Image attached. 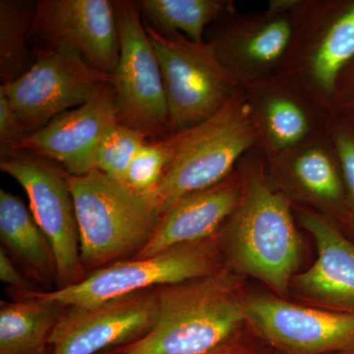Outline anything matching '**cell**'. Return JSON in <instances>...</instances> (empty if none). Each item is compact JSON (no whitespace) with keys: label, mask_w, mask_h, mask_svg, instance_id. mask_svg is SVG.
Here are the masks:
<instances>
[{"label":"cell","mask_w":354,"mask_h":354,"mask_svg":"<svg viewBox=\"0 0 354 354\" xmlns=\"http://www.w3.org/2000/svg\"><path fill=\"white\" fill-rule=\"evenodd\" d=\"M0 279L2 283L17 290H27L29 288V283L16 269L12 261L8 257L3 248L0 249Z\"/></svg>","instance_id":"cell-29"},{"label":"cell","mask_w":354,"mask_h":354,"mask_svg":"<svg viewBox=\"0 0 354 354\" xmlns=\"http://www.w3.org/2000/svg\"><path fill=\"white\" fill-rule=\"evenodd\" d=\"M145 135L132 128L113 125L104 135L94 156V169L118 183L125 184L133 158L146 142Z\"/></svg>","instance_id":"cell-24"},{"label":"cell","mask_w":354,"mask_h":354,"mask_svg":"<svg viewBox=\"0 0 354 354\" xmlns=\"http://www.w3.org/2000/svg\"><path fill=\"white\" fill-rule=\"evenodd\" d=\"M120 57L113 76L118 120L148 140L171 136L162 72L138 2L116 0Z\"/></svg>","instance_id":"cell-9"},{"label":"cell","mask_w":354,"mask_h":354,"mask_svg":"<svg viewBox=\"0 0 354 354\" xmlns=\"http://www.w3.org/2000/svg\"><path fill=\"white\" fill-rule=\"evenodd\" d=\"M172 136L171 165L157 187L144 196L158 220L180 198L227 178L247 153L258 148L243 87L215 115Z\"/></svg>","instance_id":"cell-3"},{"label":"cell","mask_w":354,"mask_h":354,"mask_svg":"<svg viewBox=\"0 0 354 354\" xmlns=\"http://www.w3.org/2000/svg\"><path fill=\"white\" fill-rule=\"evenodd\" d=\"M264 158L272 157L329 132V109L281 76L242 86Z\"/></svg>","instance_id":"cell-16"},{"label":"cell","mask_w":354,"mask_h":354,"mask_svg":"<svg viewBox=\"0 0 354 354\" xmlns=\"http://www.w3.org/2000/svg\"><path fill=\"white\" fill-rule=\"evenodd\" d=\"M51 333L50 354H100L145 335L157 321L156 291L145 290L93 306H67Z\"/></svg>","instance_id":"cell-14"},{"label":"cell","mask_w":354,"mask_h":354,"mask_svg":"<svg viewBox=\"0 0 354 354\" xmlns=\"http://www.w3.org/2000/svg\"><path fill=\"white\" fill-rule=\"evenodd\" d=\"M292 209L318 251L314 264L295 276L293 285L305 297L329 310L354 314V243L327 216L302 207Z\"/></svg>","instance_id":"cell-18"},{"label":"cell","mask_w":354,"mask_h":354,"mask_svg":"<svg viewBox=\"0 0 354 354\" xmlns=\"http://www.w3.org/2000/svg\"><path fill=\"white\" fill-rule=\"evenodd\" d=\"M36 3L28 0L0 1V79L1 85L24 76L37 58L29 50V32Z\"/></svg>","instance_id":"cell-23"},{"label":"cell","mask_w":354,"mask_h":354,"mask_svg":"<svg viewBox=\"0 0 354 354\" xmlns=\"http://www.w3.org/2000/svg\"><path fill=\"white\" fill-rule=\"evenodd\" d=\"M218 235L172 247L151 257L120 260L95 270L76 285L39 292L62 306H93L140 291L216 274L221 264Z\"/></svg>","instance_id":"cell-6"},{"label":"cell","mask_w":354,"mask_h":354,"mask_svg":"<svg viewBox=\"0 0 354 354\" xmlns=\"http://www.w3.org/2000/svg\"><path fill=\"white\" fill-rule=\"evenodd\" d=\"M36 62L12 83L0 86L28 134L38 131L59 114L82 106L113 77L102 73L73 48L32 50Z\"/></svg>","instance_id":"cell-10"},{"label":"cell","mask_w":354,"mask_h":354,"mask_svg":"<svg viewBox=\"0 0 354 354\" xmlns=\"http://www.w3.org/2000/svg\"><path fill=\"white\" fill-rule=\"evenodd\" d=\"M0 237L8 248L39 278H57V263L50 242L15 195L0 190Z\"/></svg>","instance_id":"cell-21"},{"label":"cell","mask_w":354,"mask_h":354,"mask_svg":"<svg viewBox=\"0 0 354 354\" xmlns=\"http://www.w3.org/2000/svg\"><path fill=\"white\" fill-rule=\"evenodd\" d=\"M118 122L113 84H102L82 106L59 114L32 133L14 153H27L64 165L71 176L94 169V156L104 135Z\"/></svg>","instance_id":"cell-17"},{"label":"cell","mask_w":354,"mask_h":354,"mask_svg":"<svg viewBox=\"0 0 354 354\" xmlns=\"http://www.w3.org/2000/svg\"><path fill=\"white\" fill-rule=\"evenodd\" d=\"M241 194V176L235 169L220 183L180 198L160 218L152 239L134 258L216 236L239 206Z\"/></svg>","instance_id":"cell-19"},{"label":"cell","mask_w":354,"mask_h":354,"mask_svg":"<svg viewBox=\"0 0 354 354\" xmlns=\"http://www.w3.org/2000/svg\"><path fill=\"white\" fill-rule=\"evenodd\" d=\"M152 329L120 348L121 354H204L234 339L246 322V298L230 268L156 290Z\"/></svg>","instance_id":"cell-2"},{"label":"cell","mask_w":354,"mask_h":354,"mask_svg":"<svg viewBox=\"0 0 354 354\" xmlns=\"http://www.w3.org/2000/svg\"><path fill=\"white\" fill-rule=\"evenodd\" d=\"M34 354H48V353H46V351H44V353H34Z\"/></svg>","instance_id":"cell-32"},{"label":"cell","mask_w":354,"mask_h":354,"mask_svg":"<svg viewBox=\"0 0 354 354\" xmlns=\"http://www.w3.org/2000/svg\"><path fill=\"white\" fill-rule=\"evenodd\" d=\"M332 114L354 130V59L344 69L337 80Z\"/></svg>","instance_id":"cell-28"},{"label":"cell","mask_w":354,"mask_h":354,"mask_svg":"<svg viewBox=\"0 0 354 354\" xmlns=\"http://www.w3.org/2000/svg\"><path fill=\"white\" fill-rule=\"evenodd\" d=\"M236 169L242 180L241 202L218 234L225 267L283 295L301 260L292 205L268 181L257 149L247 153Z\"/></svg>","instance_id":"cell-1"},{"label":"cell","mask_w":354,"mask_h":354,"mask_svg":"<svg viewBox=\"0 0 354 354\" xmlns=\"http://www.w3.org/2000/svg\"><path fill=\"white\" fill-rule=\"evenodd\" d=\"M330 134L341 158L348 195V214L342 228L354 232V130L333 116Z\"/></svg>","instance_id":"cell-26"},{"label":"cell","mask_w":354,"mask_h":354,"mask_svg":"<svg viewBox=\"0 0 354 354\" xmlns=\"http://www.w3.org/2000/svg\"><path fill=\"white\" fill-rule=\"evenodd\" d=\"M353 59L354 0H305L279 76L332 113L337 80Z\"/></svg>","instance_id":"cell-8"},{"label":"cell","mask_w":354,"mask_h":354,"mask_svg":"<svg viewBox=\"0 0 354 354\" xmlns=\"http://www.w3.org/2000/svg\"><path fill=\"white\" fill-rule=\"evenodd\" d=\"M204 354H252L250 353L248 348H246L244 344H241V342L237 341L235 339H230L225 342V344H221V346L213 349V351H209V353Z\"/></svg>","instance_id":"cell-30"},{"label":"cell","mask_w":354,"mask_h":354,"mask_svg":"<svg viewBox=\"0 0 354 354\" xmlns=\"http://www.w3.org/2000/svg\"><path fill=\"white\" fill-rule=\"evenodd\" d=\"M100 354H121L120 348L109 349V351H104V353Z\"/></svg>","instance_id":"cell-31"},{"label":"cell","mask_w":354,"mask_h":354,"mask_svg":"<svg viewBox=\"0 0 354 354\" xmlns=\"http://www.w3.org/2000/svg\"><path fill=\"white\" fill-rule=\"evenodd\" d=\"M27 299L2 305L0 354L44 353L62 314V304L28 291Z\"/></svg>","instance_id":"cell-20"},{"label":"cell","mask_w":354,"mask_h":354,"mask_svg":"<svg viewBox=\"0 0 354 354\" xmlns=\"http://www.w3.org/2000/svg\"><path fill=\"white\" fill-rule=\"evenodd\" d=\"M146 30L162 72L171 136L215 115L242 88L209 41L194 43L179 32L162 35L151 26Z\"/></svg>","instance_id":"cell-5"},{"label":"cell","mask_w":354,"mask_h":354,"mask_svg":"<svg viewBox=\"0 0 354 354\" xmlns=\"http://www.w3.org/2000/svg\"><path fill=\"white\" fill-rule=\"evenodd\" d=\"M305 0H271L267 9H237L209 26L207 41L241 86L279 76L301 18Z\"/></svg>","instance_id":"cell-7"},{"label":"cell","mask_w":354,"mask_h":354,"mask_svg":"<svg viewBox=\"0 0 354 354\" xmlns=\"http://www.w3.org/2000/svg\"><path fill=\"white\" fill-rule=\"evenodd\" d=\"M66 178L85 269H101L137 255L152 239L160 220L145 197L99 171L84 176L66 172Z\"/></svg>","instance_id":"cell-4"},{"label":"cell","mask_w":354,"mask_h":354,"mask_svg":"<svg viewBox=\"0 0 354 354\" xmlns=\"http://www.w3.org/2000/svg\"><path fill=\"white\" fill-rule=\"evenodd\" d=\"M246 322L272 346L290 354L354 348V314L300 306L279 298H246Z\"/></svg>","instance_id":"cell-15"},{"label":"cell","mask_w":354,"mask_h":354,"mask_svg":"<svg viewBox=\"0 0 354 354\" xmlns=\"http://www.w3.org/2000/svg\"><path fill=\"white\" fill-rule=\"evenodd\" d=\"M263 160L268 181L292 207L313 209L344 227L348 195L330 129L297 148Z\"/></svg>","instance_id":"cell-13"},{"label":"cell","mask_w":354,"mask_h":354,"mask_svg":"<svg viewBox=\"0 0 354 354\" xmlns=\"http://www.w3.org/2000/svg\"><path fill=\"white\" fill-rule=\"evenodd\" d=\"M29 32L32 50L70 48L111 77L120 57L115 1L39 0Z\"/></svg>","instance_id":"cell-12"},{"label":"cell","mask_w":354,"mask_h":354,"mask_svg":"<svg viewBox=\"0 0 354 354\" xmlns=\"http://www.w3.org/2000/svg\"><path fill=\"white\" fill-rule=\"evenodd\" d=\"M138 4L156 31L179 32L194 43L204 41L206 29L236 9L232 0H142Z\"/></svg>","instance_id":"cell-22"},{"label":"cell","mask_w":354,"mask_h":354,"mask_svg":"<svg viewBox=\"0 0 354 354\" xmlns=\"http://www.w3.org/2000/svg\"><path fill=\"white\" fill-rule=\"evenodd\" d=\"M48 160L16 153L0 162V169L27 193L30 211L55 254L58 288H64L80 283L88 274L81 260L78 221L66 172Z\"/></svg>","instance_id":"cell-11"},{"label":"cell","mask_w":354,"mask_h":354,"mask_svg":"<svg viewBox=\"0 0 354 354\" xmlns=\"http://www.w3.org/2000/svg\"><path fill=\"white\" fill-rule=\"evenodd\" d=\"M174 155V138L148 140L133 158L127 185L133 192L147 196L158 185Z\"/></svg>","instance_id":"cell-25"},{"label":"cell","mask_w":354,"mask_h":354,"mask_svg":"<svg viewBox=\"0 0 354 354\" xmlns=\"http://www.w3.org/2000/svg\"><path fill=\"white\" fill-rule=\"evenodd\" d=\"M29 136L6 95L0 92V153L1 160L14 155L16 147Z\"/></svg>","instance_id":"cell-27"}]
</instances>
